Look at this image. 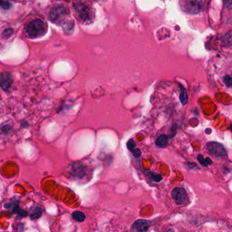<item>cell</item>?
<instances>
[{"mask_svg":"<svg viewBox=\"0 0 232 232\" xmlns=\"http://www.w3.org/2000/svg\"><path fill=\"white\" fill-rule=\"evenodd\" d=\"M48 26L42 20L36 19L30 22L26 27V33L31 37H38L44 36L46 33Z\"/></svg>","mask_w":232,"mask_h":232,"instance_id":"cell-1","label":"cell"},{"mask_svg":"<svg viewBox=\"0 0 232 232\" xmlns=\"http://www.w3.org/2000/svg\"><path fill=\"white\" fill-rule=\"evenodd\" d=\"M206 149L210 154L216 158H225L227 151L223 146L216 142H210L206 145Z\"/></svg>","mask_w":232,"mask_h":232,"instance_id":"cell-2","label":"cell"},{"mask_svg":"<svg viewBox=\"0 0 232 232\" xmlns=\"http://www.w3.org/2000/svg\"><path fill=\"white\" fill-rule=\"evenodd\" d=\"M172 197L177 205H184L187 203L188 196L186 190L182 187H176L172 191Z\"/></svg>","mask_w":232,"mask_h":232,"instance_id":"cell-3","label":"cell"},{"mask_svg":"<svg viewBox=\"0 0 232 232\" xmlns=\"http://www.w3.org/2000/svg\"><path fill=\"white\" fill-rule=\"evenodd\" d=\"M74 7L82 21L87 22L91 20V11L87 5L82 2H76L74 3Z\"/></svg>","mask_w":232,"mask_h":232,"instance_id":"cell-4","label":"cell"},{"mask_svg":"<svg viewBox=\"0 0 232 232\" xmlns=\"http://www.w3.org/2000/svg\"><path fill=\"white\" fill-rule=\"evenodd\" d=\"M184 7L187 13L196 14L201 12V10L203 8V5L200 2L189 1L186 2L184 5Z\"/></svg>","mask_w":232,"mask_h":232,"instance_id":"cell-5","label":"cell"},{"mask_svg":"<svg viewBox=\"0 0 232 232\" xmlns=\"http://www.w3.org/2000/svg\"><path fill=\"white\" fill-rule=\"evenodd\" d=\"M151 223L147 220L139 219L135 222L132 227V232H147Z\"/></svg>","mask_w":232,"mask_h":232,"instance_id":"cell-6","label":"cell"},{"mask_svg":"<svg viewBox=\"0 0 232 232\" xmlns=\"http://www.w3.org/2000/svg\"><path fill=\"white\" fill-rule=\"evenodd\" d=\"M65 8L63 6H56L52 8L49 14V18L51 21L56 22L65 14Z\"/></svg>","mask_w":232,"mask_h":232,"instance_id":"cell-7","label":"cell"},{"mask_svg":"<svg viewBox=\"0 0 232 232\" xmlns=\"http://www.w3.org/2000/svg\"><path fill=\"white\" fill-rule=\"evenodd\" d=\"M4 207L7 209H10L14 214L21 217H25L26 216H27V212L18 206L17 202L14 201L8 202V203L5 204Z\"/></svg>","mask_w":232,"mask_h":232,"instance_id":"cell-8","label":"cell"},{"mask_svg":"<svg viewBox=\"0 0 232 232\" xmlns=\"http://www.w3.org/2000/svg\"><path fill=\"white\" fill-rule=\"evenodd\" d=\"M11 82H12V78H11L10 74L7 72H3L1 76L2 88L4 91H7L10 87Z\"/></svg>","mask_w":232,"mask_h":232,"instance_id":"cell-9","label":"cell"},{"mask_svg":"<svg viewBox=\"0 0 232 232\" xmlns=\"http://www.w3.org/2000/svg\"><path fill=\"white\" fill-rule=\"evenodd\" d=\"M42 209L38 206L33 205V206H32L31 209H30L29 217L31 220H36L40 218L41 215H42Z\"/></svg>","mask_w":232,"mask_h":232,"instance_id":"cell-10","label":"cell"},{"mask_svg":"<svg viewBox=\"0 0 232 232\" xmlns=\"http://www.w3.org/2000/svg\"><path fill=\"white\" fill-rule=\"evenodd\" d=\"M167 143L168 139L166 135H161V136L157 138L155 141L156 145L160 148H166L167 147Z\"/></svg>","mask_w":232,"mask_h":232,"instance_id":"cell-11","label":"cell"},{"mask_svg":"<svg viewBox=\"0 0 232 232\" xmlns=\"http://www.w3.org/2000/svg\"><path fill=\"white\" fill-rule=\"evenodd\" d=\"M72 173L74 176H82L85 173V167L81 165L76 164V166H74L72 169Z\"/></svg>","mask_w":232,"mask_h":232,"instance_id":"cell-12","label":"cell"},{"mask_svg":"<svg viewBox=\"0 0 232 232\" xmlns=\"http://www.w3.org/2000/svg\"><path fill=\"white\" fill-rule=\"evenodd\" d=\"M197 158L198 162H200V163L201 165V166H203L204 167H207L208 166H210V165L212 164V161L210 159L208 158V157L204 159L202 155H199L197 156Z\"/></svg>","mask_w":232,"mask_h":232,"instance_id":"cell-13","label":"cell"},{"mask_svg":"<svg viewBox=\"0 0 232 232\" xmlns=\"http://www.w3.org/2000/svg\"><path fill=\"white\" fill-rule=\"evenodd\" d=\"M72 217L73 219L76 220L78 222L82 223L86 219V216L83 212H80V211H75L72 213Z\"/></svg>","mask_w":232,"mask_h":232,"instance_id":"cell-14","label":"cell"},{"mask_svg":"<svg viewBox=\"0 0 232 232\" xmlns=\"http://www.w3.org/2000/svg\"><path fill=\"white\" fill-rule=\"evenodd\" d=\"M180 100L182 105H185L187 102H188V96H187V93L186 89L183 87H181V95H180Z\"/></svg>","mask_w":232,"mask_h":232,"instance_id":"cell-15","label":"cell"},{"mask_svg":"<svg viewBox=\"0 0 232 232\" xmlns=\"http://www.w3.org/2000/svg\"><path fill=\"white\" fill-rule=\"evenodd\" d=\"M223 42L227 45L232 44V30L228 32L227 34L223 37Z\"/></svg>","mask_w":232,"mask_h":232,"instance_id":"cell-16","label":"cell"},{"mask_svg":"<svg viewBox=\"0 0 232 232\" xmlns=\"http://www.w3.org/2000/svg\"><path fill=\"white\" fill-rule=\"evenodd\" d=\"M223 82L228 87L232 88V77L229 76H225L223 78Z\"/></svg>","mask_w":232,"mask_h":232,"instance_id":"cell-17","label":"cell"},{"mask_svg":"<svg viewBox=\"0 0 232 232\" xmlns=\"http://www.w3.org/2000/svg\"><path fill=\"white\" fill-rule=\"evenodd\" d=\"M127 148H128L129 151L132 152L135 149V148H136V144H135V142L132 139L129 140V142H127Z\"/></svg>","mask_w":232,"mask_h":232,"instance_id":"cell-18","label":"cell"},{"mask_svg":"<svg viewBox=\"0 0 232 232\" xmlns=\"http://www.w3.org/2000/svg\"><path fill=\"white\" fill-rule=\"evenodd\" d=\"M0 6L2 7V8L7 10L10 7V3L9 2L7 1H1L0 2Z\"/></svg>","mask_w":232,"mask_h":232,"instance_id":"cell-19","label":"cell"},{"mask_svg":"<svg viewBox=\"0 0 232 232\" xmlns=\"http://www.w3.org/2000/svg\"><path fill=\"white\" fill-rule=\"evenodd\" d=\"M13 31L12 29H6L4 31L3 33V37H8L11 35H12Z\"/></svg>","mask_w":232,"mask_h":232,"instance_id":"cell-20","label":"cell"},{"mask_svg":"<svg viewBox=\"0 0 232 232\" xmlns=\"http://www.w3.org/2000/svg\"><path fill=\"white\" fill-rule=\"evenodd\" d=\"M64 27L65 28V30L66 31H67V30H71V29H73L74 27V22L72 21H68L67 22H66V24H65V26Z\"/></svg>","mask_w":232,"mask_h":232,"instance_id":"cell-21","label":"cell"},{"mask_svg":"<svg viewBox=\"0 0 232 232\" xmlns=\"http://www.w3.org/2000/svg\"><path fill=\"white\" fill-rule=\"evenodd\" d=\"M152 176L153 179H154L156 182H159V181H162V176H161V175H159V174H152Z\"/></svg>","mask_w":232,"mask_h":232,"instance_id":"cell-22","label":"cell"},{"mask_svg":"<svg viewBox=\"0 0 232 232\" xmlns=\"http://www.w3.org/2000/svg\"><path fill=\"white\" fill-rule=\"evenodd\" d=\"M132 152L133 155L136 157H138L141 155V151H140V149L138 148H135Z\"/></svg>","mask_w":232,"mask_h":232,"instance_id":"cell-23","label":"cell"},{"mask_svg":"<svg viewBox=\"0 0 232 232\" xmlns=\"http://www.w3.org/2000/svg\"><path fill=\"white\" fill-rule=\"evenodd\" d=\"M225 5L227 9H229V10L232 9V0L231 1H227L225 2Z\"/></svg>","mask_w":232,"mask_h":232,"instance_id":"cell-24","label":"cell"},{"mask_svg":"<svg viewBox=\"0 0 232 232\" xmlns=\"http://www.w3.org/2000/svg\"><path fill=\"white\" fill-rule=\"evenodd\" d=\"M167 232H174V231L173 230L170 229V230H168L167 231Z\"/></svg>","mask_w":232,"mask_h":232,"instance_id":"cell-25","label":"cell"},{"mask_svg":"<svg viewBox=\"0 0 232 232\" xmlns=\"http://www.w3.org/2000/svg\"><path fill=\"white\" fill-rule=\"evenodd\" d=\"M230 129H231V130L232 131V125H231V127H230Z\"/></svg>","mask_w":232,"mask_h":232,"instance_id":"cell-26","label":"cell"}]
</instances>
